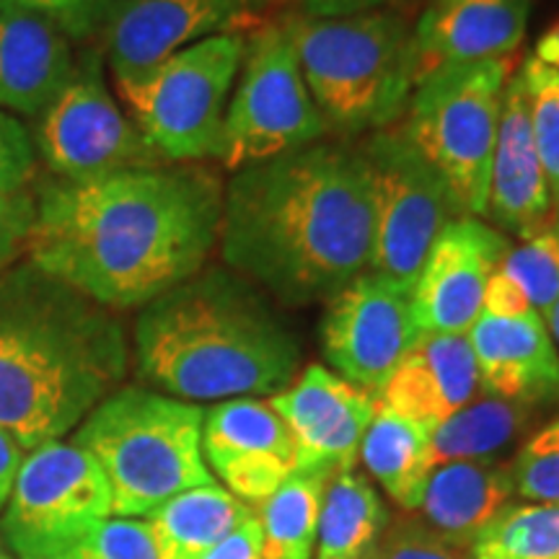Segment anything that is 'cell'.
<instances>
[{
    "label": "cell",
    "instance_id": "obj_1",
    "mask_svg": "<svg viewBox=\"0 0 559 559\" xmlns=\"http://www.w3.org/2000/svg\"><path fill=\"white\" fill-rule=\"evenodd\" d=\"M221 174L158 164L39 185L26 260L111 311L143 309L205 267L223 221Z\"/></svg>",
    "mask_w": 559,
    "mask_h": 559
},
{
    "label": "cell",
    "instance_id": "obj_2",
    "mask_svg": "<svg viewBox=\"0 0 559 559\" xmlns=\"http://www.w3.org/2000/svg\"><path fill=\"white\" fill-rule=\"evenodd\" d=\"M373 185L353 140H319L230 174L221 257L288 306L326 300L368 270Z\"/></svg>",
    "mask_w": 559,
    "mask_h": 559
},
{
    "label": "cell",
    "instance_id": "obj_3",
    "mask_svg": "<svg viewBox=\"0 0 559 559\" xmlns=\"http://www.w3.org/2000/svg\"><path fill=\"white\" fill-rule=\"evenodd\" d=\"M128 362V334L107 306L29 260L0 272V430L24 451L79 428Z\"/></svg>",
    "mask_w": 559,
    "mask_h": 559
},
{
    "label": "cell",
    "instance_id": "obj_4",
    "mask_svg": "<svg viewBox=\"0 0 559 559\" xmlns=\"http://www.w3.org/2000/svg\"><path fill=\"white\" fill-rule=\"evenodd\" d=\"M132 345L140 379L192 404L275 396L300 366L296 332L267 293L226 264H205L148 300Z\"/></svg>",
    "mask_w": 559,
    "mask_h": 559
},
{
    "label": "cell",
    "instance_id": "obj_5",
    "mask_svg": "<svg viewBox=\"0 0 559 559\" xmlns=\"http://www.w3.org/2000/svg\"><path fill=\"white\" fill-rule=\"evenodd\" d=\"M300 73L332 135H370L402 122L417 83L415 26L400 11L283 19Z\"/></svg>",
    "mask_w": 559,
    "mask_h": 559
},
{
    "label": "cell",
    "instance_id": "obj_6",
    "mask_svg": "<svg viewBox=\"0 0 559 559\" xmlns=\"http://www.w3.org/2000/svg\"><path fill=\"white\" fill-rule=\"evenodd\" d=\"M202 423L205 409L198 404L124 386L94 407L70 443L91 453L107 477L111 515L135 519L215 481L202 456Z\"/></svg>",
    "mask_w": 559,
    "mask_h": 559
},
{
    "label": "cell",
    "instance_id": "obj_7",
    "mask_svg": "<svg viewBox=\"0 0 559 559\" xmlns=\"http://www.w3.org/2000/svg\"><path fill=\"white\" fill-rule=\"evenodd\" d=\"M513 58L449 62L415 83L402 130L469 218H487L489 174Z\"/></svg>",
    "mask_w": 559,
    "mask_h": 559
},
{
    "label": "cell",
    "instance_id": "obj_8",
    "mask_svg": "<svg viewBox=\"0 0 559 559\" xmlns=\"http://www.w3.org/2000/svg\"><path fill=\"white\" fill-rule=\"evenodd\" d=\"M247 34H213L158 66L120 99L140 135L166 164L221 156L223 122L243 60Z\"/></svg>",
    "mask_w": 559,
    "mask_h": 559
},
{
    "label": "cell",
    "instance_id": "obj_9",
    "mask_svg": "<svg viewBox=\"0 0 559 559\" xmlns=\"http://www.w3.org/2000/svg\"><path fill=\"white\" fill-rule=\"evenodd\" d=\"M330 135L283 21L251 26L223 122L218 164L234 174Z\"/></svg>",
    "mask_w": 559,
    "mask_h": 559
},
{
    "label": "cell",
    "instance_id": "obj_10",
    "mask_svg": "<svg viewBox=\"0 0 559 559\" xmlns=\"http://www.w3.org/2000/svg\"><path fill=\"white\" fill-rule=\"evenodd\" d=\"M360 151L373 185V241L368 270L412 290L425 257L445 226L466 218L443 177L402 124L370 132Z\"/></svg>",
    "mask_w": 559,
    "mask_h": 559
},
{
    "label": "cell",
    "instance_id": "obj_11",
    "mask_svg": "<svg viewBox=\"0 0 559 559\" xmlns=\"http://www.w3.org/2000/svg\"><path fill=\"white\" fill-rule=\"evenodd\" d=\"M109 515L111 492L94 456L75 443L50 440L26 451L0 528L19 557H66Z\"/></svg>",
    "mask_w": 559,
    "mask_h": 559
},
{
    "label": "cell",
    "instance_id": "obj_12",
    "mask_svg": "<svg viewBox=\"0 0 559 559\" xmlns=\"http://www.w3.org/2000/svg\"><path fill=\"white\" fill-rule=\"evenodd\" d=\"M34 148L55 177L73 185L166 164L111 96L96 47L81 52L73 79L37 117Z\"/></svg>",
    "mask_w": 559,
    "mask_h": 559
},
{
    "label": "cell",
    "instance_id": "obj_13",
    "mask_svg": "<svg viewBox=\"0 0 559 559\" xmlns=\"http://www.w3.org/2000/svg\"><path fill=\"white\" fill-rule=\"evenodd\" d=\"M417 337L412 290L379 272H360L326 298L324 358L337 376L370 394H379Z\"/></svg>",
    "mask_w": 559,
    "mask_h": 559
},
{
    "label": "cell",
    "instance_id": "obj_14",
    "mask_svg": "<svg viewBox=\"0 0 559 559\" xmlns=\"http://www.w3.org/2000/svg\"><path fill=\"white\" fill-rule=\"evenodd\" d=\"M251 26L257 21L239 0H117L99 39L120 94L194 41Z\"/></svg>",
    "mask_w": 559,
    "mask_h": 559
},
{
    "label": "cell",
    "instance_id": "obj_15",
    "mask_svg": "<svg viewBox=\"0 0 559 559\" xmlns=\"http://www.w3.org/2000/svg\"><path fill=\"white\" fill-rule=\"evenodd\" d=\"M510 241L481 218H459L443 228L412 285V313L419 334H469L485 309L489 277Z\"/></svg>",
    "mask_w": 559,
    "mask_h": 559
},
{
    "label": "cell",
    "instance_id": "obj_16",
    "mask_svg": "<svg viewBox=\"0 0 559 559\" xmlns=\"http://www.w3.org/2000/svg\"><path fill=\"white\" fill-rule=\"evenodd\" d=\"M202 456L223 487L249 508L267 502L298 472V449L270 400L218 402L202 423Z\"/></svg>",
    "mask_w": 559,
    "mask_h": 559
},
{
    "label": "cell",
    "instance_id": "obj_17",
    "mask_svg": "<svg viewBox=\"0 0 559 559\" xmlns=\"http://www.w3.org/2000/svg\"><path fill=\"white\" fill-rule=\"evenodd\" d=\"M298 449V469H355L376 415V394L324 366H309L288 389L270 396Z\"/></svg>",
    "mask_w": 559,
    "mask_h": 559
},
{
    "label": "cell",
    "instance_id": "obj_18",
    "mask_svg": "<svg viewBox=\"0 0 559 559\" xmlns=\"http://www.w3.org/2000/svg\"><path fill=\"white\" fill-rule=\"evenodd\" d=\"M466 337L477 358L481 394L531 409L559 402V349L539 311L481 313Z\"/></svg>",
    "mask_w": 559,
    "mask_h": 559
},
{
    "label": "cell",
    "instance_id": "obj_19",
    "mask_svg": "<svg viewBox=\"0 0 559 559\" xmlns=\"http://www.w3.org/2000/svg\"><path fill=\"white\" fill-rule=\"evenodd\" d=\"M551 194L531 130L528 94L521 70L510 75L502 102L492 174H489L487 218L495 228L531 239L551 226Z\"/></svg>",
    "mask_w": 559,
    "mask_h": 559
},
{
    "label": "cell",
    "instance_id": "obj_20",
    "mask_svg": "<svg viewBox=\"0 0 559 559\" xmlns=\"http://www.w3.org/2000/svg\"><path fill=\"white\" fill-rule=\"evenodd\" d=\"M528 16L531 0H428L415 24L417 81L449 62L513 58Z\"/></svg>",
    "mask_w": 559,
    "mask_h": 559
},
{
    "label": "cell",
    "instance_id": "obj_21",
    "mask_svg": "<svg viewBox=\"0 0 559 559\" xmlns=\"http://www.w3.org/2000/svg\"><path fill=\"white\" fill-rule=\"evenodd\" d=\"M79 58L50 19L0 3V109L39 117L73 79Z\"/></svg>",
    "mask_w": 559,
    "mask_h": 559
},
{
    "label": "cell",
    "instance_id": "obj_22",
    "mask_svg": "<svg viewBox=\"0 0 559 559\" xmlns=\"http://www.w3.org/2000/svg\"><path fill=\"white\" fill-rule=\"evenodd\" d=\"M479 391L477 358L466 334H419L376 400L432 430L477 400Z\"/></svg>",
    "mask_w": 559,
    "mask_h": 559
},
{
    "label": "cell",
    "instance_id": "obj_23",
    "mask_svg": "<svg viewBox=\"0 0 559 559\" xmlns=\"http://www.w3.org/2000/svg\"><path fill=\"white\" fill-rule=\"evenodd\" d=\"M513 495L510 466L498 459L440 464L430 472L417 508L419 523L453 547L469 549Z\"/></svg>",
    "mask_w": 559,
    "mask_h": 559
},
{
    "label": "cell",
    "instance_id": "obj_24",
    "mask_svg": "<svg viewBox=\"0 0 559 559\" xmlns=\"http://www.w3.org/2000/svg\"><path fill=\"white\" fill-rule=\"evenodd\" d=\"M249 519L254 508L218 481L185 489L145 515L160 559H202Z\"/></svg>",
    "mask_w": 559,
    "mask_h": 559
},
{
    "label": "cell",
    "instance_id": "obj_25",
    "mask_svg": "<svg viewBox=\"0 0 559 559\" xmlns=\"http://www.w3.org/2000/svg\"><path fill=\"white\" fill-rule=\"evenodd\" d=\"M360 459L396 506L419 508L432 472L430 428L379 404L362 436Z\"/></svg>",
    "mask_w": 559,
    "mask_h": 559
},
{
    "label": "cell",
    "instance_id": "obj_26",
    "mask_svg": "<svg viewBox=\"0 0 559 559\" xmlns=\"http://www.w3.org/2000/svg\"><path fill=\"white\" fill-rule=\"evenodd\" d=\"M391 515L366 474L334 472L326 485L313 559H368Z\"/></svg>",
    "mask_w": 559,
    "mask_h": 559
},
{
    "label": "cell",
    "instance_id": "obj_27",
    "mask_svg": "<svg viewBox=\"0 0 559 559\" xmlns=\"http://www.w3.org/2000/svg\"><path fill=\"white\" fill-rule=\"evenodd\" d=\"M531 407L481 394L430 430L432 469L453 461L495 459L526 430Z\"/></svg>",
    "mask_w": 559,
    "mask_h": 559
},
{
    "label": "cell",
    "instance_id": "obj_28",
    "mask_svg": "<svg viewBox=\"0 0 559 559\" xmlns=\"http://www.w3.org/2000/svg\"><path fill=\"white\" fill-rule=\"evenodd\" d=\"M334 472L298 469L254 510L264 559H313L326 485Z\"/></svg>",
    "mask_w": 559,
    "mask_h": 559
},
{
    "label": "cell",
    "instance_id": "obj_29",
    "mask_svg": "<svg viewBox=\"0 0 559 559\" xmlns=\"http://www.w3.org/2000/svg\"><path fill=\"white\" fill-rule=\"evenodd\" d=\"M472 559H559V506H508L469 547Z\"/></svg>",
    "mask_w": 559,
    "mask_h": 559
},
{
    "label": "cell",
    "instance_id": "obj_30",
    "mask_svg": "<svg viewBox=\"0 0 559 559\" xmlns=\"http://www.w3.org/2000/svg\"><path fill=\"white\" fill-rule=\"evenodd\" d=\"M521 75L528 94L534 143L547 174L551 210H555L551 226L559 230V73L531 55L521 66Z\"/></svg>",
    "mask_w": 559,
    "mask_h": 559
},
{
    "label": "cell",
    "instance_id": "obj_31",
    "mask_svg": "<svg viewBox=\"0 0 559 559\" xmlns=\"http://www.w3.org/2000/svg\"><path fill=\"white\" fill-rule=\"evenodd\" d=\"M498 272L526 296L531 309L547 317L559 298V230L547 226L521 247H510Z\"/></svg>",
    "mask_w": 559,
    "mask_h": 559
},
{
    "label": "cell",
    "instance_id": "obj_32",
    "mask_svg": "<svg viewBox=\"0 0 559 559\" xmlns=\"http://www.w3.org/2000/svg\"><path fill=\"white\" fill-rule=\"evenodd\" d=\"M508 466L515 495L528 502L559 506V417L534 432Z\"/></svg>",
    "mask_w": 559,
    "mask_h": 559
},
{
    "label": "cell",
    "instance_id": "obj_33",
    "mask_svg": "<svg viewBox=\"0 0 559 559\" xmlns=\"http://www.w3.org/2000/svg\"><path fill=\"white\" fill-rule=\"evenodd\" d=\"M66 559H160V555L145 519H104Z\"/></svg>",
    "mask_w": 559,
    "mask_h": 559
},
{
    "label": "cell",
    "instance_id": "obj_34",
    "mask_svg": "<svg viewBox=\"0 0 559 559\" xmlns=\"http://www.w3.org/2000/svg\"><path fill=\"white\" fill-rule=\"evenodd\" d=\"M0 3L39 13L58 24L75 45L79 41L86 45V41L102 37L117 0H0Z\"/></svg>",
    "mask_w": 559,
    "mask_h": 559
},
{
    "label": "cell",
    "instance_id": "obj_35",
    "mask_svg": "<svg viewBox=\"0 0 559 559\" xmlns=\"http://www.w3.org/2000/svg\"><path fill=\"white\" fill-rule=\"evenodd\" d=\"M368 559H472L469 549L453 547L419 521H391Z\"/></svg>",
    "mask_w": 559,
    "mask_h": 559
},
{
    "label": "cell",
    "instance_id": "obj_36",
    "mask_svg": "<svg viewBox=\"0 0 559 559\" xmlns=\"http://www.w3.org/2000/svg\"><path fill=\"white\" fill-rule=\"evenodd\" d=\"M37 148L19 117L0 109V192L26 190L37 177Z\"/></svg>",
    "mask_w": 559,
    "mask_h": 559
},
{
    "label": "cell",
    "instance_id": "obj_37",
    "mask_svg": "<svg viewBox=\"0 0 559 559\" xmlns=\"http://www.w3.org/2000/svg\"><path fill=\"white\" fill-rule=\"evenodd\" d=\"M34 223H37V194L32 187L19 192H0V272H5L26 254Z\"/></svg>",
    "mask_w": 559,
    "mask_h": 559
},
{
    "label": "cell",
    "instance_id": "obj_38",
    "mask_svg": "<svg viewBox=\"0 0 559 559\" xmlns=\"http://www.w3.org/2000/svg\"><path fill=\"white\" fill-rule=\"evenodd\" d=\"M202 559H264L262 528H260V521H257V513L254 519L241 523L234 534L226 536L218 547L210 549Z\"/></svg>",
    "mask_w": 559,
    "mask_h": 559
},
{
    "label": "cell",
    "instance_id": "obj_39",
    "mask_svg": "<svg viewBox=\"0 0 559 559\" xmlns=\"http://www.w3.org/2000/svg\"><path fill=\"white\" fill-rule=\"evenodd\" d=\"M526 311H534L528 306L526 296L506 275H500L495 270V275L487 283L485 309H481V313H492V317H521Z\"/></svg>",
    "mask_w": 559,
    "mask_h": 559
},
{
    "label": "cell",
    "instance_id": "obj_40",
    "mask_svg": "<svg viewBox=\"0 0 559 559\" xmlns=\"http://www.w3.org/2000/svg\"><path fill=\"white\" fill-rule=\"evenodd\" d=\"M396 3V0H298L306 16L317 19H342L355 16V13H368L386 9V5Z\"/></svg>",
    "mask_w": 559,
    "mask_h": 559
},
{
    "label": "cell",
    "instance_id": "obj_41",
    "mask_svg": "<svg viewBox=\"0 0 559 559\" xmlns=\"http://www.w3.org/2000/svg\"><path fill=\"white\" fill-rule=\"evenodd\" d=\"M24 456V445L5 430H0V513H3L5 502L11 498L13 481H16V474L21 469Z\"/></svg>",
    "mask_w": 559,
    "mask_h": 559
},
{
    "label": "cell",
    "instance_id": "obj_42",
    "mask_svg": "<svg viewBox=\"0 0 559 559\" xmlns=\"http://www.w3.org/2000/svg\"><path fill=\"white\" fill-rule=\"evenodd\" d=\"M534 58L542 60L544 66L555 68L559 73V21L557 24H551L549 29L542 34V39L536 41Z\"/></svg>",
    "mask_w": 559,
    "mask_h": 559
},
{
    "label": "cell",
    "instance_id": "obj_43",
    "mask_svg": "<svg viewBox=\"0 0 559 559\" xmlns=\"http://www.w3.org/2000/svg\"><path fill=\"white\" fill-rule=\"evenodd\" d=\"M544 324H547L549 337L555 340V345L559 347V298L555 300V306L547 311V317H544Z\"/></svg>",
    "mask_w": 559,
    "mask_h": 559
},
{
    "label": "cell",
    "instance_id": "obj_44",
    "mask_svg": "<svg viewBox=\"0 0 559 559\" xmlns=\"http://www.w3.org/2000/svg\"><path fill=\"white\" fill-rule=\"evenodd\" d=\"M239 3L243 5V9L254 11V9H260V5H264V3H267V0H239Z\"/></svg>",
    "mask_w": 559,
    "mask_h": 559
},
{
    "label": "cell",
    "instance_id": "obj_45",
    "mask_svg": "<svg viewBox=\"0 0 559 559\" xmlns=\"http://www.w3.org/2000/svg\"><path fill=\"white\" fill-rule=\"evenodd\" d=\"M0 559H11V557L3 551V547H0Z\"/></svg>",
    "mask_w": 559,
    "mask_h": 559
},
{
    "label": "cell",
    "instance_id": "obj_46",
    "mask_svg": "<svg viewBox=\"0 0 559 559\" xmlns=\"http://www.w3.org/2000/svg\"><path fill=\"white\" fill-rule=\"evenodd\" d=\"M47 559H66V557H47Z\"/></svg>",
    "mask_w": 559,
    "mask_h": 559
}]
</instances>
